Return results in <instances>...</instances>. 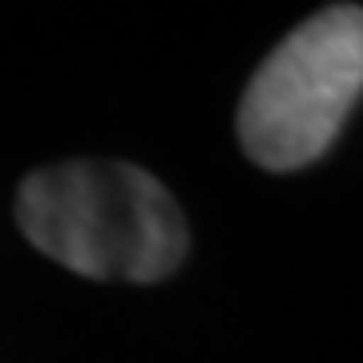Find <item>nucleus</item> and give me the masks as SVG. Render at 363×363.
<instances>
[{
    "label": "nucleus",
    "instance_id": "obj_1",
    "mask_svg": "<svg viewBox=\"0 0 363 363\" xmlns=\"http://www.w3.org/2000/svg\"><path fill=\"white\" fill-rule=\"evenodd\" d=\"M16 226L81 279L162 283L186 262L190 226L178 198L130 162H57L16 190Z\"/></svg>",
    "mask_w": 363,
    "mask_h": 363
},
{
    "label": "nucleus",
    "instance_id": "obj_2",
    "mask_svg": "<svg viewBox=\"0 0 363 363\" xmlns=\"http://www.w3.org/2000/svg\"><path fill=\"white\" fill-rule=\"evenodd\" d=\"M363 97V9L331 4L291 28L255 69L238 105V142L255 166H311Z\"/></svg>",
    "mask_w": 363,
    "mask_h": 363
}]
</instances>
